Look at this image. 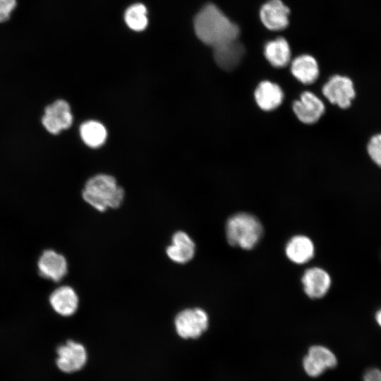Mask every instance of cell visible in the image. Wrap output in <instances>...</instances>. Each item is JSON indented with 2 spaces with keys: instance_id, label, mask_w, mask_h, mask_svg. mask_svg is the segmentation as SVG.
I'll list each match as a JSON object with an SVG mask.
<instances>
[{
  "instance_id": "cell-18",
  "label": "cell",
  "mask_w": 381,
  "mask_h": 381,
  "mask_svg": "<svg viewBox=\"0 0 381 381\" xmlns=\"http://www.w3.org/2000/svg\"><path fill=\"white\" fill-rule=\"evenodd\" d=\"M292 75L305 85L313 83L319 75V67L316 59L309 54L296 57L291 65Z\"/></svg>"
},
{
  "instance_id": "cell-20",
  "label": "cell",
  "mask_w": 381,
  "mask_h": 381,
  "mask_svg": "<svg viewBox=\"0 0 381 381\" xmlns=\"http://www.w3.org/2000/svg\"><path fill=\"white\" fill-rule=\"evenodd\" d=\"M80 135L83 143L90 147H99L106 141L107 131L102 123L90 120L80 126Z\"/></svg>"
},
{
  "instance_id": "cell-22",
  "label": "cell",
  "mask_w": 381,
  "mask_h": 381,
  "mask_svg": "<svg viewBox=\"0 0 381 381\" xmlns=\"http://www.w3.org/2000/svg\"><path fill=\"white\" fill-rule=\"evenodd\" d=\"M368 152L373 162L381 167V134L371 138L368 144Z\"/></svg>"
},
{
  "instance_id": "cell-24",
  "label": "cell",
  "mask_w": 381,
  "mask_h": 381,
  "mask_svg": "<svg viewBox=\"0 0 381 381\" xmlns=\"http://www.w3.org/2000/svg\"><path fill=\"white\" fill-rule=\"evenodd\" d=\"M363 381H381V370L377 368L368 369L363 375Z\"/></svg>"
},
{
  "instance_id": "cell-1",
  "label": "cell",
  "mask_w": 381,
  "mask_h": 381,
  "mask_svg": "<svg viewBox=\"0 0 381 381\" xmlns=\"http://www.w3.org/2000/svg\"><path fill=\"white\" fill-rule=\"evenodd\" d=\"M194 30L200 40L212 48L237 40L240 32L238 26L212 4L205 5L195 16Z\"/></svg>"
},
{
  "instance_id": "cell-7",
  "label": "cell",
  "mask_w": 381,
  "mask_h": 381,
  "mask_svg": "<svg viewBox=\"0 0 381 381\" xmlns=\"http://www.w3.org/2000/svg\"><path fill=\"white\" fill-rule=\"evenodd\" d=\"M337 365L335 354L327 347L322 345H314L309 348L303 357L302 365L305 373L311 377L321 375L328 369Z\"/></svg>"
},
{
  "instance_id": "cell-19",
  "label": "cell",
  "mask_w": 381,
  "mask_h": 381,
  "mask_svg": "<svg viewBox=\"0 0 381 381\" xmlns=\"http://www.w3.org/2000/svg\"><path fill=\"white\" fill-rule=\"evenodd\" d=\"M264 55L272 66L283 68L290 61L291 49L286 40L279 37L265 44Z\"/></svg>"
},
{
  "instance_id": "cell-6",
  "label": "cell",
  "mask_w": 381,
  "mask_h": 381,
  "mask_svg": "<svg viewBox=\"0 0 381 381\" xmlns=\"http://www.w3.org/2000/svg\"><path fill=\"white\" fill-rule=\"evenodd\" d=\"M56 364L58 368L66 373H73L80 370L87 361V352L80 343L68 340L58 346Z\"/></svg>"
},
{
  "instance_id": "cell-25",
  "label": "cell",
  "mask_w": 381,
  "mask_h": 381,
  "mask_svg": "<svg viewBox=\"0 0 381 381\" xmlns=\"http://www.w3.org/2000/svg\"><path fill=\"white\" fill-rule=\"evenodd\" d=\"M375 320L379 326L381 327V308L377 311L375 314Z\"/></svg>"
},
{
  "instance_id": "cell-13",
  "label": "cell",
  "mask_w": 381,
  "mask_h": 381,
  "mask_svg": "<svg viewBox=\"0 0 381 381\" xmlns=\"http://www.w3.org/2000/svg\"><path fill=\"white\" fill-rule=\"evenodd\" d=\"M213 49L217 64L225 71H231L236 68L245 52L243 45L237 40L215 47Z\"/></svg>"
},
{
  "instance_id": "cell-10",
  "label": "cell",
  "mask_w": 381,
  "mask_h": 381,
  "mask_svg": "<svg viewBox=\"0 0 381 381\" xmlns=\"http://www.w3.org/2000/svg\"><path fill=\"white\" fill-rule=\"evenodd\" d=\"M37 267L42 277L56 282L61 280L68 272L65 257L52 249L45 250L41 254Z\"/></svg>"
},
{
  "instance_id": "cell-16",
  "label": "cell",
  "mask_w": 381,
  "mask_h": 381,
  "mask_svg": "<svg viewBox=\"0 0 381 381\" xmlns=\"http://www.w3.org/2000/svg\"><path fill=\"white\" fill-rule=\"evenodd\" d=\"M283 98L282 88L277 84L268 80L261 82L255 91V101L264 111L275 109L282 104Z\"/></svg>"
},
{
  "instance_id": "cell-23",
  "label": "cell",
  "mask_w": 381,
  "mask_h": 381,
  "mask_svg": "<svg viewBox=\"0 0 381 381\" xmlns=\"http://www.w3.org/2000/svg\"><path fill=\"white\" fill-rule=\"evenodd\" d=\"M16 6V0H0V23L9 20Z\"/></svg>"
},
{
  "instance_id": "cell-12",
  "label": "cell",
  "mask_w": 381,
  "mask_h": 381,
  "mask_svg": "<svg viewBox=\"0 0 381 381\" xmlns=\"http://www.w3.org/2000/svg\"><path fill=\"white\" fill-rule=\"evenodd\" d=\"M303 287L306 295L311 298L324 296L331 286L329 274L320 267L307 269L301 278Z\"/></svg>"
},
{
  "instance_id": "cell-15",
  "label": "cell",
  "mask_w": 381,
  "mask_h": 381,
  "mask_svg": "<svg viewBox=\"0 0 381 381\" xmlns=\"http://www.w3.org/2000/svg\"><path fill=\"white\" fill-rule=\"evenodd\" d=\"M53 310L62 316H71L78 309L79 299L75 290L68 286L56 289L49 296Z\"/></svg>"
},
{
  "instance_id": "cell-14",
  "label": "cell",
  "mask_w": 381,
  "mask_h": 381,
  "mask_svg": "<svg viewBox=\"0 0 381 381\" xmlns=\"http://www.w3.org/2000/svg\"><path fill=\"white\" fill-rule=\"evenodd\" d=\"M195 250L192 238L186 232L179 231L172 236L171 243L167 248L166 253L172 261L184 264L192 260Z\"/></svg>"
},
{
  "instance_id": "cell-21",
  "label": "cell",
  "mask_w": 381,
  "mask_h": 381,
  "mask_svg": "<svg viewBox=\"0 0 381 381\" xmlns=\"http://www.w3.org/2000/svg\"><path fill=\"white\" fill-rule=\"evenodd\" d=\"M124 20L128 27L137 32L145 30L148 24L147 11L145 5L134 4L124 13Z\"/></svg>"
},
{
  "instance_id": "cell-8",
  "label": "cell",
  "mask_w": 381,
  "mask_h": 381,
  "mask_svg": "<svg viewBox=\"0 0 381 381\" xmlns=\"http://www.w3.org/2000/svg\"><path fill=\"white\" fill-rule=\"evenodd\" d=\"M322 93L332 103L342 109L348 108L355 97V90L351 80L346 76L335 75L322 87Z\"/></svg>"
},
{
  "instance_id": "cell-5",
  "label": "cell",
  "mask_w": 381,
  "mask_h": 381,
  "mask_svg": "<svg viewBox=\"0 0 381 381\" xmlns=\"http://www.w3.org/2000/svg\"><path fill=\"white\" fill-rule=\"evenodd\" d=\"M73 121L71 107L68 102L59 99L44 107L41 123L44 129L52 135H58L69 128Z\"/></svg>"
},
{
  "instance_id": "cell-4",
  "label": "cell",
  "mask_w": 381,
  "mask_h": 381,
  "mask_svg": "<svg viewBox=\"0 0 381 381\" xmlns=\"http://www.w3.org/2000/svg\"><path fill=\"white\" fill-rule=\"evenodd\" d=\"M174 325L180 337L185 339H197L207 329L209 318L201 308H187L177 314Z\"/></svg>"
},
{
  "instance_id": "cell-9",
  "label": "cell",
  "mask_w": 381,
  "mask_h": 381,
  "mask_svg": "<svg viewBox=\"0 0 381 381\" xmlns=\"http://www.w3.org/2000/svg\"><path fill=\"white\" fill-rule=\"evenodd\" d=\"M289 13V7L282 0H268L260 8V18L268 30L278 31L288 26Z\"/></svg>"
},
{
  "instance_id": "cell-2",
  "label": "cell",
  "mask_w": 381,
  "mask_h": 381,
  "mask_svg": "<svg viewBox=\"0 0 381 381\" xmlns=\"http://www.w3.org/2000/svg\"><path fill=\"white\" fill-rule=\"evenodd\" d=\"M82 196L94 208L104 212L107 208L120 206L123 200L124 190L117 185L113 176L98 174L86 182Z\"/></svg>"
},
{
  "instance_id": "cell-11",
  "label": "cell",
  "mask_w": 381,
  "mask_h": 381,
  "mask_svg": "<svg viewBox=\"0 0 381 381\" xmlns=\"http://www.w3.org/2000/svg\"><path fill=\"white\" fill-rule=\"evenodd\" d=\"M293 110L301 122L312 124L323 114L325 105L315 94L306 91L301 94L299 100L294 102Z\"/></svg>"
},
{
  "instance_id": "cell-17",
  "label": "cell",
  "mask_w": 381,
  "mask_h": 381,
  "mask_svg": "<svg viewBox=\"0 0 381 381\" xmlns=\"http://www.w3.org/2000/svg\"><path fill=\"white\" fill-rule=\"evenodd\" d=\"M285 253L287 258L296 264H304L310 261L315 254V247L307 236H293L286 243Z\"/></svg>"
},
{
  "instance_id": "cell-3",
  "label": "cell",
  "mask_w": 381,
  "mask_h": 381,
  "mask_svg": "<svg viewBox=\"0 0 381 381\" xmlns=\"http://www.w3.org/2000/svg\"><path fill=\"white\" fill-rule=\"evenodd\" d=\"M262 233L260 222L248 213L235 214L226 222V239L233 246L246 250L252 249L260 241Z\"/></svg>"
}]
</instances>
